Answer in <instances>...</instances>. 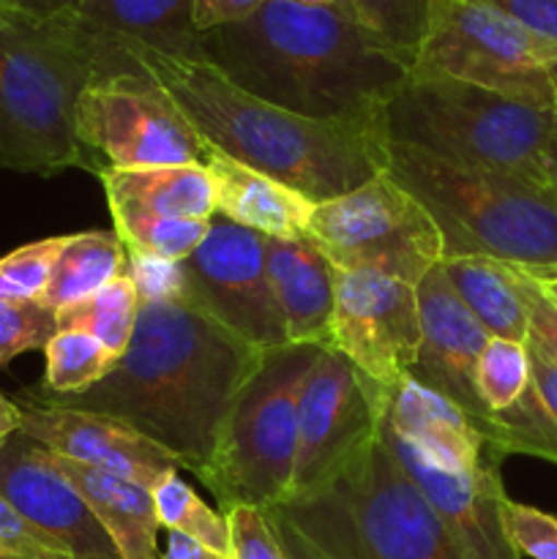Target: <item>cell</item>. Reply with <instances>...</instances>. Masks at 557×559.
Instances as JSON below:
<instances>
[{
  "label": "cell",
  "instance_id": "d6a6232c",
  "mask_svg": "<svg viewBox=\"0 0 557 559\" xmlns=\"http://www.w3.org/2000/svg\"><path fill=\"white\" fill-rule=\"evenodd\" d=\"M502 429V453L506 456H533L557 464V420L552 418L535 382L524 391L513 407L497 413Z\"/></svg>",
  "mask_w": 557,
  "mask_h": 559
},
{
  "label": "cell",
  "instance_id": "603a6c76",
  "mask_svg": "<svg viewBox=\"0 0 557 559\" xmlns=\"http://www.w3.org/2000/svg\"><path fill=\"white\" fill-rule=\"evenodd\" d=\"M55 467L80 491L107 535L112 538L120 559H158L156 535L158 513L151 489L123 475L87 467L49 451Z\"/></svg>",
  "mask_w": 557,
  "mask_h": 559
},
{
  "label": "cell",
  "instance_id": "c3c4849f",
  "mask_svg": "<svg viewBox=\"0 0 557 559\" xmlns=\"http://www.w3.org/2000/svg\"><path fill=\"white\" fill-rule=\"evenodd\" d=\"M546 173H549L552 189L557 191V123H555V131H552L549 147H546Z\"/></svg>",
  "mask_w": 557,
  "mask_h": 559
},
{
  "label": "cell",
  "instance_id": "e0dca14e",
  "mask_svg": "<svg viewBox=\"0 0 557 559\" xmlns=\"http://www.w3.org/2000/svg\"><path fill=\"white\" fill-rule=\"evenodd\" d=\"M0 495L71 559H120L80 491L55 467L47 448L25 431L0 442Z\"/></svg>",
  "mask_w": 557,
  "mask_h": 559
},
{
  "label": "cell",
  "instance_id": "1f68e13d",
  "mask_svg": "<svg viewBox=\"0 0 557 559\" xmlns=\"http://www.w3.org/2000/svg\"><path fill=\"white\" fill-rule=\"evenodd\" d=\"M530 385H533V374H530L528 344L489 338L475 369V388L489 413L495 418L497 413H506L524 396Z\"/></svg>",
  "mask_w": 557,
  "mask_h": 559
},
{
  "label": "cell",
  "instance_id": "9c48e42d",
  "mask_svg": "<svg viewBox=\"0 0 557 559\" xmlns=\"http://www.w3.org/2000/svg\"><path fill=\"white\" fill-rule=\"evenodd\" d=\"M413 71L451 76L555 112L557 44L486 0H437Z\"/></svg>",
  "mask_w": 557,
  "mask_h": 559
},
{
  "label": "cell",
  "instance_id": "ab89813d",
  "mask_svg": "<svg viewBox=\"0 0 557 559\" xmlns=\"http://www.w3.org/2000/svg\"><path fill=\"white\" fill-rule=\"evenodd\" d=\"M511 271H513V278H517V284H519V293H522V298H524V309H528V322H530L528 344L533 349H538L544 358H549L552 364L557 366V325L552 322L549 311H546L544 295H541L538 284H535L528 273L517 271V267H511Z\"/></svg>",
  "mask_w": 557,
  "mask_h": 559
},
{
  "label": "cell",
  "instance_id": "7c38bea8",
  "mask_svg": "<svg viewBox=\"0 0 557 559\" xmlns=\"http://www.w3.org/2000/svg\"><path fill=\"white\" fill-rule=\"evenodd\" d=\"M183 295L254 349L287 347V328L268 278L265 235L213 213L205 240L180 260Z\"/></svg>",
  "mask_w": 557,
  "mask_h": 559
},
{
  "label": "cell",
  "instance_id": "7dc6e473",
  "mask_svg": "<svg viewBox=\"0 0 557 559\" xmlns=\"http://www.w3.org/2000/svg\"><path fill=\"white\" fill-rule=\"evenodd\" d=\"M20 420H22L20 404L9 402V399L0 393V442L9 440L14 431H20Z\"/></svg>",
  "mask_w": 557,
  "mask_h": 559
},
{
  "label": "cell",
  "instance_id": "9a60e30c",
  "mask_svg": "<svg viewBox=\"0 0 557 559\" xmlns=\"http://www.w3.org/2000/svg\"><path fill=\"white\" fill-rule=\"evenodd\" d=\"M420 311V349L407 377L426 391L437 393L448 404L459 409L470 420L481 440L491 451L502 453L500 420L489 413L475 388V369L484 347L489 344V333L467 311V306L453 293L442 262H437L415 287Z\"/></svg>",
  "mask_w": 557,
  "mask_h": 559
},
{
  "label": "cell",
  "instance_id": "5b68a950",
  "mask_svg": "<svg viewBox=\"0 0 557 559\" xmlns=\"http://www.w3.org/2000/svg\"><path fill=\"white\" fill-rule=\"evenodd\" d=\"M386 175L420 202L442 260L489 257L546 282L557 276V191L508 173L464 169L388 142Z\"/></svg>",
  "mask_w": 557,
  "mask_h": 559
},
{
  "label": "cell",
  "instance_id": "484cf974",
  "mask_svg": "<svg viewBox=\"0 0 557 559\" xmlns=\"http://www.w3.org/2000/svg\"><path fill=\"white\" fill-rule=\"evenodd\" d=\"M126 246L115 229H91L69 235L66 246L49 273L47 293L42 306L63 311L80 300L91 298L98 289L112 284L126 273Z\"/></svg>",
  "mask_w": 557,
  "mask_h": 559
},
{
  "label": "cell",
  "instance_id": "ba28073f",
  "mask_svg": "<svg viewBox=\"0 0 557 559\" xmlns=\"http://www.w3.org/2000/svg\"><path fill=\"white\" fill-rule=\"evenodd\" d=\"M325 347L287 344L262 353L229 407L211 462L197 478L222 513L238 506H282L298 451V404L304 382Z\"/></svg>",
  "mask_w": 557,
  "mask_h": 559
},
{
  "label": "cell",
  "instance_id": "277c9868",
  "mask_svg": "<svg viewBox=\"0 0 557 559\" xmlns=\"http://www.w3.org/2000/svg\"><path fill=\"white\" fill-rule=\"evenodd\" d=\"M102 76L115 71L69 16L0 5V169L44 178L85 169L76 104Z\"/></svg>",
  "mask_w": 557,
  "mask_h": 559
},
{
  "label": "cell",
  "instance_id": "ee69618b",
  "mask_svg": "<svg viewBox=\"0 0 557 559\" xmlns=\"http://www.w3.org/2000/svg\"><path fill=\"white\" fill-rule=\"evenodd\" d=\"M528 358H530V374H533L535 391L541 393L544 404L549 407L552 418L557 420V366L549 358L533 349L528 344Z\"/></svg>",
  "mask_w": 557,
  "mask_h": 559
},
{
  "label": "cell",
  "instance_id": "8d00e7d4",
  "mask_svg": "<svg viewBox=\"0 0 557 559\" xmlns=\"http://www.w3.org/2000/svg\"><path fill=\"white\" fill-rule=\"evenodd\" d=\"M224 516L233 535V559H287L265 508L238 506Z\"/></svg>",
  "mask_w": 557,
  "mask_h": 559
},
{
  "label": "cell",
  "instance_id": "b9f144b4",
  "mask_svg": "<svg viewBox=\"0 0 557 559\" xmlns=\"http://www.w3.org/2000/svg\"><path fill=\"white\" fill-rule=\"evenodd\" d=\"M265 3L268 0H194L191 3L194 27L200 33H208L224 25H235V22H244L246 16H251Z\"/></svg>",
  "mask_w": 557,
  "mask_h": 559
},
{
  "label": "cell",
  "instance_id": "f5cc1de1",
  "mask_svg": "<svg viewBox=\"0 0 557 559\" xmlns=\"http://www.w3.org/2000/svg\"><path fill=\"white\" fill-rule=\"evenodd\" d=\"M555 115H557V102H555Z\"/></svg>",
  "mask_w": 557,
  "mask_h": 559
},
{
  "label": "cell",
  "instance_id": "d6986e66",
  "mask_svg": "<svg viewBox=\"0 0 557 559\" xmlns=\"http://www.w3.org/2000/svg\"><path fill=\"white\" fill-rule=\"evenodd\" d=\"M194 0H74L69 16L115 74L140 71L131 52L205 60L194 27Z\"/></svg>",
  "mask_w": 557,
  "mask_h": 559
},
{
  "label": "cell",
  "instance_id": "74e56055",
  "mask_svg": "<svg viewBox=\"0 0 557 559\" xmlns=\"http://www.w3.org/2000/svg\"><path fill=\"white\" fill-rule=\"evenodd\" d=\"M126 254H129V251H126ZM126 276L134 284L140 304L180 298V295H183L180 262H164L151 260V257L129 254V260H126Z\"/></svg>",
  "mask_w": 557,
  "mask_h": 559
},
{
  "label": "cell",
  "instance_id": "836d02e7",
  "mask_svg": "<svg viewBox=\"0 0 557 559\" xmlns=\"http://www.w3.org/2000/svg\"><path fill=\"white\" fill-rule=\"evenodd\" d=\"M69 235L33 240L0 257V300L9 304H42L49 273Z\"/></svg>",
  "mask_w": 557,
  "mask_h": 559
},
{
  "label": "cell",
  "instance_id": "ffe728a7",
  "mask_svg": "<svg viewBox=\"0 0 557 559\" xmlns=\"http://www.w3.org/2000/svg\"><path fill=\"white\" fill-rule=\"evenodd\" d=\"M366 382L377 413L431 464L442 469H464L484 459L489 445L481 440L470 420L442 396L426 391L410 377L388 388L371 380Z\"/></svg>",
  "mask_w": 557,
  "mask_h": 559
},
{
  "label": "cell",
  "instance_id": "d590c367",
  "mask_svg": "<svg viewBox=\"0 0 557 559\" xmlns=\"http://www.w3.org/2000/svg\"><path fill=\"white\" fill-rule=\"evenodd\" d=\"M506 530L522 557L557 559V516L508 497L502 506Z\"/></svg>",
  "mask_w": 557,
  "mask_h": 559
},
{
  "label": "cell",
  "instance_id": "7a4b0ae2",
  "mask_svg": "<svg viewBox=\"0 0 557 559\" xmlns=\"http://www.w3.org/2000/svg\"><path fill=\"white\" fill-rule=\"evenodd\" d=\"M202 52L246 93L315 120L375 115L413 71L347 11L287 0L202 33Z\"/></svg>",
  "mask_w": 557,
  "mask_h": 559
},
{
  "label": "cell",
  "instance_id": "8992f818",
  "mask_svg": "<svg viewBox=\"0 0 557 559\" xmlns=\"http://www.w3.org/2000/svg\"><path fill=\"white\" fill-rule=\"evenodd\" d=\"M382 134L464 169L508 173L552 189L546 147L557 115L470 82L410 71L380 107Z\"/></svg>",
  "mask_w": 557,
  "mask_h": 559
},
{
  "label": "cell",
  "instance_id": "4316f807",
  "mask_svg": "<svg viewBox=\"0 0 557 559\" xmlns=\"http://www.w3.org/2000/svg\"><path fill=\"white\" fill-rule=\"evenodd\" d=\"M137 314H140V298L131 278L123 273L91 298L58 311V328L87 333L115 355H123L134 333Z\"/></svg>",
  "mask_w": 557,
  "mask_h": 559
},
{
  "label": "cell",
  "instance_id": "52a82bcc",
  "mask_svg": "<svg viewBox=\"0 0 557 559\" xmlns=\"http://www.w3.org/2000/svg\"><path fill=\"white\" fill-rule=\"evenodd\" d=\"M273 508L331 559H464L380 431L331 486Z\"/></svg>",
  "mask_w": 557,
  "mask_h": 559
},
{
  "label": "cell",
  "instance_id": "3957f363",
  "mask_svg": "<svg viewBox=\"0 0 557 559\" xmlns=\"http://www.w3.org/2000/svg\"><path fill=\"white\" fill-rule=\"evenodd\" d=\"M131 58L167 91L208 145L271 175L315 205L386 173L380 109L366 118H304L251 96L205 60L156 52H131Z\"/></svg>",
  "mask_w": 557,
  "mask_h": 559
},
{
  "label": "cell",
  "instance_id": "30bf717a",
  "mask_svg": "<svg viewBox=\"0 0 557 559\" xmlns=\"http://www.w3.org/2000/svg\"><path fill=\"white\" fill-rule=\"evenodd\" d=\"M306 238L336 271H380L413 287L442 262V238L429 213L386 173L349 194L317 202Z\"/></svg>",
  "mask_w": 557,
  "mask_h": 559
},
{
  "label": "cell",
  "instance_id": "cb8c5ba5",
  "mask_svg": "<svg viewBox=\"0 0 557 559\" xmlns=\"http://www.w3.org/2000/svg\"><path fill=\"white\" fill-rule=\"evenodd\" d=\"M98 180L109 213H145L162 218H213V183L200 164L178 167L104 169Z\"/></svg>",
  "mask_w": 557,
  "mask_h": 559
},
{
  "label": "cell",
  "instance_id": "681fc988",
  "mask_svg": "<svg viewBox=\"0 0 557 559\" xmlns=\"http://www.w3.org/2000/svg\"><path fill=\"white\" fill-rule=\"evenodd\" d=\"M287 3H298V5H315V9H339V11H347V14H349V5H347V0H287Z\"/></svg>",
  "mask_w": 557,
  "mask_h": 559
},
{
  "label": "cell",
  "instance_id": "6da1fadb",
  "mask_svg": "<svg viewBox=\"0 0 557 559\" xmlns=\"http://www.w3.org/2000/svg\"><path fill=\"white\" fill-rule=\"evenodd\" d=\"M260 360L262 349L240 342L180 295L140 304L129 347L93 388L71 396L42 391L25 396L120 420L200 475L235 396Z\"/></svg>",
  "mask_w": 557,
  "mask_h": 559
},
{
  "label": "cell",
  "instance_id": "83f0119b",
  "mask_svg": "<svg viewBox=\"0 0 557 559\" xmlns=\"http://www.w3.org/2000/svg\"><path fill=\"white\" fill-rule=\"evenodd\" d=\"M44 355H47V371H44L42 393L52 396L87 391L104 380L120 358L98 338L82 331H58L44 347Z\"/></svg>",
  "mask_w": 557,
  "mask_h": 559
},
{
  "label": "cell",
  "instance_id": "60d3db41",
  "mask_svg": "<svg viewBox=\"0 0 557 559\" xmlns=\"http://www.w3.org/2000/svg\"><path fill=\"white\" fill-rule=\"evenodd\" d=\"M544 41L557 44V0H486Z\"/></svg>",
  "mask_w": 557,
  "mask_h": 559
},
{
  "label": "cell",
  "instance_id": "f6af8a7d",
  "mask_svg": "<svg viewBox=\"0 0 557 559\" xmlns=\"http://www.w3.org/2000/svg\"><path fill=\"white\" fill-rule=\"evenodd\" d=\"M158 559H227V557L205 549V546L197 544V540H191V538H186V535L167 533V546H164V555Z\"/></svg>",
  "mask_w": 557,
  "mask_h": 559
},
{
  "label": "cell",
  "instance_id": "bcb514c9",
  "mask_svg": "<svg viewBox=\"0 0 557 559\" xmlns=\"http://www.w3.org/2000/svg\"><path fill=\"white\" fill-rule=\"evenodd\" d=\"M0 5H9V9L25 11L33 16H55L60 11L71 9L74 0H0Z\"/></svg>",
  "mask_w": 557,
  "mask_h": 559
},
{
  "label": "cell",
  "instance_id": "f907efd6",
  "mask_svg": "<svg viewBox=\"0 0 557 559\" xmlns=\"http://www.w3.org/2000/svg\"><path fill=\"white\" fill-rule=\"evenodd\" d=\"M530 278H533V276H530ZM533 282L538 284L541 293H544L546 298H549L552 304L557 306V276H555V278H546V282H538V278H533Z\"/></svg>",
  "mask_w": 557,
  "mask_h": 559
},
{
  "label": "cell",
  "instance_id": "e575fe53",
  "mask_svg": "<svg viewBox=\"0 0 557 559\" xmlns=\"http://www.w3.org/2000/svg\"><path fill=\"white\" fill-rule=\"evenodd\" d=\"M58 331V311L42 304L0 300V369L20 355L44 349Z\"/></svg>",
  "mask_w": 557,
  "mask_h": 559
},
{
  "label": "cell",
  "instance_id": "7bdbcfd3",
  "mask_svg": "<svg viewBox=\"0 0 557 559\" xmlns=\"http://www.w3.org/2000/svg\"><path fill=\"white\" fill-rule=\"evenodd\" d=\"M265 511L287 559H331L328 555H322V551L317 549V546L311 544V540L306 538L282 511H278V508H265Z\"/></svg>",
  "mask_w": 557,
  "mask_h": 559
},
{
  "label": "cell",
  "instance_id": "f35d334b",
  "mask_svg": "<svg viewBox=\"0 0 557 559\" xmlns=\"http://www.w3.org/2000/svg\"><path fill=\"white\" fill-rule=\"evenodd\" d=\"M0 555H14L25 559L69 557L47 535L31 527L3 495H0Z\"/></svg>",
  "mask_w": 557,
  "mask_h": 559
},
{
  "label": "cell",
  "instance_id": "d4e9b609",
  "mask_svg": "<svg viewBox=\"0 0 557 559\" xmlns=\"http://www.w3.org/2000/svg\"><path fill=\"white\" fill-rule=\"evenodd\" d=\"M453 293L491 338L528 344L530 322L513 271L489 257L442 260Z\"/></svg>",
  "mask_w": 557,
  "mask_h": 559
},
{
  "label": "cell",
  "instance_id": "8fae6325",
  "mask_svg": "<svg viewBox=\"0 0 557 559\" xmlns=\"http://www.w3.org/2000/svg\"><path fill=\"white\" fill-rule=\"evenodd\" d=\"M87 173L205 162L208 142L145 69L91 82L76 104Z\"/></svg>",
  "mask_w": 557,
  "mask_h": 559
},
{
  "label": "cell",
  "instance_id": "f1b7e54d",
  "mask_svg": "<svg viewBox=\"0 0 557 559\" xmlns=\"http://www.w3.org/2000/svg\"><path fill=\"white\" fill-rule=\"evenodd\" d=\"M151 495L156 502L158 524L167 533H180L202 544L205 549L233 559V535H229L227 516L222 511L208 508L197 497V491L178 478V473L167 475Z\"/></svg>",
  "mask_w": 557,
  "mask_h": 559
},
{
  "label": "cell",
  "instance_id": "5bb4252c",
  "mask_svg": "<svg viewBox=\"0 0 557 559\" xmlns=\"http://www.w3.org/2000/svg\"><path fill=\"white\" fill-rule=\"evenodd\" d=\"M333 349L366 380H404L420 349V311L413 284L380 271H336Z\"/></svg>",
  "mask_w": 557,
  "mask_h": 559
},
{
  "label": "cell",
  "instance_id": "7402d4cb",
  "mask_svg": "<svg viewBox=\"0 0 557 559\" xmlns=\"http://www.w3.org/2000/svg\"><path fill=\"white\" fill-rule=\"evenodd\" d=\"M202 167L213 183L216 216L268 235V238H304L311 207H315V202L306 200L304 194L278 183L271 175L257 173L224 156L211 145H208Z\"/></svg>",
  "mask_w": 557,
  "mask_h": 559
},
{
  "label": "cell",
  "instance_id": "44dd1931",
  "mask_svg": "<svg viewBox=\"0 0 557 559\" xmlns=\"http://www.w3.org/2000/svg\"><path fill=\"white\" fill-rule=\"evenodd\" d=\"M265 262L289 344L333 347L336 267L309 238H268Z\"/></svg>",
  "mask_w": 557,
  "mask_h": 559
},
{
  "label": "cell",
  "instance_id": "4fadbf2b",
  "mask_svg": "<svg viewBox=\"0 0 557 559\" xmlns=\"http://www.w3.org/2000/svg\"><path fill=\"white\" fill-rule=\"evenodd\" d=\"M377 407L366 377L339 349L325 347L298 404V451L284 502L317 495L375 437Z\"/></svg>",
  "mask_w": 557,
  "mask_h": 559
},
{
  "label": "cell",
  "instance_id": "ac0fdd59",
  "mask_svg": "<svg viewBox=\"0 0 557 559\" xmlns=\"http://www.w3.org/2000/svg\"><path fill=\"white\" fill-rule=\"evenodd\" d=\"M20 431L58 456L87 467L107 469L137 480L145 489H156L167 475H175L180 464L164 448L142 437L131 426L104 415L82 409L55 407V404L20 399Z\"/></svg>",
  "mask_w": 557,
  "mask_h": 559
},
{
  "label": "cell",
  "instance_id": "f546056e",
  "mask_svg": "<svg viewBox=\"0 0 557 559\" xmlns=\"http://www.w3.org/2000/svg\"><path fill=\"white\" fill-rule=\"evenodd\" d=\"M126 251L151 260L180 262L205 240L211 218H162L145 213H112Z\"/></svg>",
  "mask_w": 557,
  "mask_h": 559
},
{
  "label": "cell",
  "instance_id": "2e32d148",
  "mask_svg": "<svg viewBox=\"0 0 557 559\" xmlns=\"http://www.w3.org/2000/svg\"><path fill=\"white\" fill-rule=\"evenodd\" d=\"M377 431L435 508L464 559H522L502 516L508 495L500 478V453L486 448L484 459L473 467L442 469L399 437L380 413Z\"/></svg>",
  "mask_w": 557,
  "mask_h": 559
},
{
  "label": "cell",
  "instance_id": "4dcf8cb0",
  "mask_svg": "<svg viewBox=\"0 0 557 559\" xmlns=\"http://www.w3.org/2000/svg\"><path fill=\"white\" fill-rule=\"evenodd\" d=\"M437 0H347L349 14L415 63Z\"/></svg>",
  "mask_w": 557,
  "mask_h": 559
},
{
  "label": "cell",
  "instance_id": "816d5d0a",
  "mask_svg": "<svg viewBox=\"0 0 557 559\" xmlns=\"http://www.w3.org/2000/svg\"><path fill=\"white\" fill-rule=\"evenodd\" d=\"M0 559H25V557H14V555H0ZM49 559H71V557H49Z\"/></svg>",
  "mask_w": 557,
  "mask_h": 559
}]
</instances>
